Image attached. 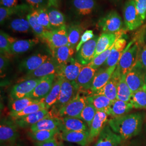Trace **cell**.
Wrapping results in <instances>:
<instances>
[{
	"mask_svg": "<svg viewBox=\"0 0 146 146\" xmlns=\"http://www.w3.org/2000/svg\"><path fill=\"white\" fill-rule=\"evenodd\" d=\"M9 60L7 55L1 54L0 56V71H1V75L2 76L3 75L9 66Z\"/></svg>",
	"mask_w": 146,
	"mask_h": 146,
	"instance_id": "cell-50",
	"label": "cell"
},
{
	"mask_svg": "<svg viewBox=\"0 0 146 146\" xmlns=\"http://www.w3.org/2000/svg\"><path fill=\"white\" fill-rule=\"evenodd\" d=\"M113 45L111 47H110L109 49L104 51V52L101 53L100 54L94 58L92 61L87 65L95 69H98L101 66L104 65L110 56Z\"/></svg>",
	"mask_w": 146,
	"mask_h": 146,
	"instance_id": "cell-45",
	"label": "cell"
},
{
	"mask_svg": "<svg viewBox=\"0 0 146 146\" xmlns=\"http://www.w3.org/2000/svg\"><path fill=\"white\" fill-rule=\"evenodd\" d=\"M75 50L68 44L53 50L51 52L52 56L56 61L58 67H62L73 58Z\"/></svg>",
	"mask_w": 146,
	"mask_h": 146,
	"instance_id": "cell-26",
	"label": "cell"
},
{
	"mask_svg": "<svg viewBox=\"0 0 146 146\" xmlns=\"http://www.w3.org/2000/svg\"><path fill=\"white\" fill-rule=\"evenodd\" d=\"M108 115L104 111H97L89 128V143L93 142L99 135L101 131L106 125Z\"/></svg>",
	"mask_w": 146,
	"mask_h": 146,
	"instance_id": "cell-23",
	"label": "cell"
},
{
	"mask_svg": "<svg viewBox=\"0 0 146 146\" xmlns=\"http://www.w3.org/2000/svg\"><path fill=\"white\" fill-rule=\"evenodd\" d=\"M121 78V75L116 69L108 82L102 88L93 94L103 95L111 101H114L117 98V86Z\"/></svg>",
	"mask_w": 146,
	"mask_h": 146,
	"instance_id": "cell-19",
	"label": "cell"
},
{
	"mask_svg": "<svg viewBox=\"0 0 146 146\" xmlns=\"http://www.w3.org/2000/svg\"><path fill=\"white\" fill-rule=\"evenodd\" d=\"M145 84H146V76H145Z\"/></svg>",
	"mask_w": 146,
	"mask_h": 146,
	"instance_id": "cell-59",
	"label": "cell"
},
{
	"mask_svg": "<svg viewBox=\"0 0 146 146\" xmlns=\"http://www.w3.org/2000/svg\"><path fill=\"white\" fill-rule=\"evenodd\" d=\"M1 7L11 8L19 5V0H0Z\"/></svg>",
	"mask_w": 146,
	"mask_h": 146,
	"instance_id": "cell-52",
	"label": "cell"
},
{
	"mask_svg": "<svg viewBox=\"0 0 146 146\" xmlns=\"http://www.w3.org/2000/svg\"><path fill=\"white\" fill-rule=\"evenodd\" d=\"M42 78L27 80L20 82L14 86L11 92V97L12 100L28 97Z\"/></svg>",
	"mask_w": 146,
	"mask_h": 146,
	"instance_id": "cell-12",
	"label": "cell"
},
{
	"mask_svg": "<svg viewBox=\"0 0 146 146\" xmlns=\"http://www.w3.org/2000/svg\"><path fill=\"white\" fill-rule=\"evenodd\" d=\"M58 68V65L56 61L52 56H50L36 70L31 73L26 74L25 76L19 79V81L21 82L30 79L42 78L50 75L56 74Z\"/></svg>",
	"mask_w": 146,
	"mask_h": 146,
	"instance_id": "cell-10",
	"label": "cell"
},
{
	"mask_svg": "<svg viewBox=\"0 0 146 146\" xmlns=\"http://www.w3.org/2000/svg\"><path fill=\"white\" fill-rule=\"evenodd\" d=\"M117 66L100 69L95 74L90 88L91 94H93L102 88L110 80Z\"/></svg>",
	"mask_w": 146,
	"mask_h": 146,
	"instance_id": "cell-24",
	"label": "cell"
},
{
	"mask_svg": "<svg viewBox=\"0 0 146 146\" xmlns=\"http://www.w3.org/2000/svg\"><path fill=\"white\" fill-rule=\"evenodd\" d=\"M60 131H89V128L83 120L73 117H59Z\"/></svg>",
	"mask_w": 146,
	"mask_h": 146,
	"instance_id": "cell-20",
	"label": "cell"
},
{
	"mask_svg": "<svg viewBox=\"0 0 146 146\" xmlns=\"http://www.w3.org/2000/svg\"><path fill=\"white\" fill-rule=\"evenodd\" d=\"M127 44L126 40L123 38H120L117 40L114 44L110 56L104 63V68H108L117 66L125 49Z\"/></svg>",
	"mask_w": 146,
	"mask_h": 146,
	"instance_id": "cell-25",
	"label": "cell"
},
{
	"mask_svg": "<svg viewBox=\"0 0 146 146\" xmlns=\"http://www.w3.org/2000/svg\"><path fill=\"white\" fill-rule=\"evenodd\" d=\"M48 7H55L58 8L60 3L61 0H48Z\"/></svg>",
	"mask_w": 146,
	"mask_h": 146,
	"instance_id": "cell-55",
	"label": "cell"
},
{
	"mask_svg": "<svg viewBox=\"0 0 146 146\" xmlns=\"http://www.w3.org/2000/svg\"><path fill=\"white\" fill-rule=\"evenodd\" d=\"M19 127L15 121L10 119H3L0 125V143L1 146L11 145L17 143L20 136L18 131Z\"/></svg>",
	"mask_w": 146,
	"mask_h": 146,
	"instance_id": "cell-4",
	"label": "cell"
},
{
	"mask_svg": "<svg viewBox=\"0 0 146 146\" xmlns=\"http://www.w3.org/2000/svg\"><path fill=\"white\" fill-rule=\"evenodd\" d=\"M87 99L93 104L97 111H102L108 113L111 101L103 95L90 94L87 97Z\"/></svg>",
	"mask_w": 146,
	"mask_h": 146,
	"instance_id": "cell-31",
	"label": "cell"
},
{
	"mask_svg": "<svg viewBox=\"0 0 146 146\" xmlns=\"http://www.w3.org/2000/svg\"><path fill=\"white\" fill-rule=\"evenodd\" d=\"M45 109H46V105L42 100L38 102L28 106L24 110H21V111L14 113H10V117L13 120H17L18 119L21 118L22 117L30 115L33 113H36L37 111H39Z\"/></svg>",
	"mask_w": 146,
	"mask_h": 146,
	"instance_id": "cell-36",
	"label": "cell"
},
{
	"mask_svg": "<svg viewBox=\"0 0 146 146\" xmlns=\"http://www.w3.org/2000/svg\"><path fill=\"white\" fill-rule=\"evenodd\" d=\"M94 32L92 30H86V31L84 32L83 34L81 37L80 42L78 43V46L76 47V52H78L81 47L82 46V45L84 44L85 43L89 41L93 38H94Z\"/></svg>",
	"mask_w": 146,
	"mask_h": 146,
	"instance_id": "cell-48",
	"label": "cell"
},
{
	"mask_svg": "<svg viewBox=\"0 0 146 146\" xmlns=\"http://www.w3.org/2000/svg\"><path fill=\"white\" fill-rule=\"evenodd\" d=\"M8 27L11 31L16 33H26L32 31L31 27L26 17L13 19L9 22Z\"/></svg>",
	"mask_w": 146,
	"mask_h": 146,
	"instance_id": "cell-37",
	"label": "cell"
},
{
	"mask_svg": "<svg viewBox=\"0 0 146 146\" xmlns=\"http://www.w3.org/2000/svg\"><path fill=\"white\" fill-rule=\"evenodd\" d=\"M39 101H37L28 97L20 99L11 100V103L9 105V110L11 111L10 113H14L21 111V110H24L28 106L36 103Z\"/></svg>",
	"mask_w": 146,
	"mask_h": 146,
	"instance_id": "cell-42",
	"label": "cell"
},
{
	"mask_svg": "<svg viewBox=\"0 0 146 146\" xmlns=\"http://www.w3.org/2000/svg\"><path fill=\"white\" fill-rule=\"evenodd\" d=\"M84 66L76 58H73L67 64L58 67L55 74L56 78L74 82L78 78Z\"/></svg>",
	"mask_w": 146,
	"mask_h": 146,
	"instance_id": "cell-11",
	"label": "cell"
},
{
	"mask_svg": "<svg viewBox=\"0 0 146 146\" xmlns=\"http://www.w3.org/2000/svg\"><path fill=\"white\" fill-rule=\"evenodd\" d=\"M55 78V74L42 78L36 87L28 97L37 101L44 99L52 89Z\"/></svg>",
	"mask_w": 146,
	"mask_h": 146,
	"instance_id": "cell-13",
	"label": "cell"
},
{
	"mask_svg": "<svg viewBox=\"0 0 146 146\" xmlns=\"http://www.w3.org/2000/svg\"><path fill=\"white\" fill-rule=\"evenodd\" d=\"M27 19L31 27V30L36 37L39 38L47 31V29L41 26L37 20L36 10H33L26 16Z\"/></svg>",
	"mask_w": 146,
	"mask_h": 146,
	"instance_id": "cell-39",
	"label": "cell"
},
{
	"mask_svg": "<svg viewBox=\"0 0 146 146\" xmlns=\"http://www.w3.org/2000/svg\"><path fill=\"white\" fill-rule=\"evenodd\" d=\"M71 9L78 16H86L92 14L96 8L95 0H70Z\"/></svg>",
	"mask_w": 146,
	"mask_h": 146,
	"instance_id": "cell-21",
	"label": "cell"
},
{
	"mask_svg": "<svg viewBox=\"0 0 146 146\" xmlns=\"http://www.w3.org/2000/svg\"><path fill=\"white\" fill-rule=\"evenodd\" d=\"M49 113V110L45 109L14 121L19 127L21 128H26L31 127L39 121L45 118Z\"/></svg>",
	"mask_w": 146,
	"mask_h": 146,
	"instance_id": "cell-28",
	"label": "cell"
},
{
	"mask_svg": "<svg viewBox=\"0 0 146 146\" xmlns=\"http://www.w3.org/2000/svg\"><path fill=\"white\" fill-rule=\"evenodd\" d=\"M128 146H146V139L143 137L133 139L128 142Z\"/></svg>",
	"mask_w": 146,
	"mask_h": 146,
	"instance_id": "cell-53",
	"label": "cell"
},
{
	"mask_svg": "<svg viewBox=\"0 0 146 146\" xmlns=\"http://www.w3.org/2000/svg\"><path fill=\"white\" fill-rule=\"evenodd\" d=\"M60 146H64V145H63V144L62 142H61V143H60Z\"/></svg>",
	"mask_w": 146,
	"mask_h": 146,
	"instance_id": "cell-58",
	"label": "cell"
},
{
	"mask_svg": "<svg viewBox=\"0 0 146 146\" xmlns=\"http://www.w3.org/2000/svg\"></svg>",
	"mask_w": 146,
	"mask_h": 146,
	"instance_id": "cell-60",
	"label": "cell"
},
{
	"mask_svg": "<svg viewBox=\"0 0 146 146\" xmlns=\"http://www.w3.org/2000/svg\"><path fill=\"white\" fill-rule=\"evenodd\" d=\"M132 92L125 81V75L122 76L117 86L116 99L125 102H129Z\"/></svg>",
	"mask_w": 146,
	"mask_h": 146,
	"instance_id": "cell-41",
	"label": "cell"
},
{
	"mask_svg": "<svg viewBox=\"0 0 146 146\" xmlns=\"http://www.w3.org/2000/svg\"><path fill=\"white\" fill-rule=\"evenodd\" d=\"M122 25L121 17L115 11H110L101 18L98 23V26L103 33H116L121 30Z\"/></svg>",
	"mask_w": 146,
	"mask_h": 146,
	"instance_id": "cell-7",
	"label": "cell"
},
{
	"mask_svg": "<svg viewBox=\"0 0 146 146\" xmlns=\"http://www.w3.org/2000/svg\"><path fill=\"white\" fill-rule=\"evenodd\" d=\"M133 108V107L130 102L115 100L111 102L108 115L111 118L119 117L128 114Z\"/></svg>",
	"mask_w": 146,
	"mask_h": 146,
	"instance_id": "cell-29",
	"label": "cell"
},
{
	"mask_svg": "<svg viewBox=\"0 0 146 146\" xmlns=\"http://www.w3.org/2000/svg\"><path fill=\"white\" fill-rule=\"evenodd\" d=\"M40 42V38L35 37L31 39L16 40L11 47V54H21L30 50Z\"/></svg>",
	"mask_w": 146,
	"mask_h": 146,
	"instance_id": "cell-30",
	"label": "cell"
},
{
	"mask_svg": "<svg viewBox=\"0 0 146 146\" xmlns=\"http://www.w3.org/2000/svg\"><path fill=\"white\" fill-rule=\"evenodd\" d=\"M98 38L99 36H95L94 38L84 44L76 52V58L84 66L88 64L94 58Z\"/></svg>",
	"mask_w": 146,
	"mask_h": 146,
	"instance_id": "cell-16",
	"label": "cell"
},
{
	"mask_svg": "<svg viewBox=\"0 0 146 146\" xmlns=\"http://www.w3.org/2000/svg\"><path fill=\"white\" fill-rule=\"evenodd\" d=\"M60 117L53 116L52 113L49 112L45 118L31 127L30 131L33 132L39 131H60Z\"/></svg>",
	"mask_w": 146,
	"mask_h": 146,
	"instance_id": "cell-22",
	"label": "cell"
},
{
	"mask_svg": "<svg viewBox=\"0 0 146 146\" xmlns=\"http://www.w3.org/2000/svg\"><path fill=\"white\" fill-rule=\"evenodd\" d=\"M48 14L52 30L66 25V17L61 11L55 7H48Z\"/></svg>",
	"mask_w": 146,
	"mask_h": 146,
	"instance_id": "cell-34",
	"label": "cell"
},
{
	"mask_svg": "<svg viewBox=\"0 0 146 146\" xmlns=\"http://www.w3.org/2000/svg\"><path fill=\"white\" fill-rule=\"evenodd\" d=\"M78 91L77 95L69 103L58 111V117H73L78 118L87 103V96L81 95Z\"/></svg>",
	"mask_w": 146,
	"mask_h": 146,
	"instance_id": "cell-5",
	"label": "cell"
},
{
	"mask_svg": "<svg viewBox=\"0 0 146 146\" xmlns=\"http://www.w3.org/2000/svg\"><path fill=\"white\" fill-rule=\"evenodd\" d=\"M120 146H128V142L127 141H123Z\"/></svg>",
	"mask_w": 146,
	"mask_h": 146,
	"instance_id": "cell-56",
	"label": "cell"
},
{
	"mask_svg": "<svg viewBox=\"0 0 146 146\" xmlns=\"http://www.w3.org/2000/svg\"><path fill=\"white\" fill-rule=\"evenodd\" d=\"M84 27L80 24H73L68 27L69 44L76 50V47L80 42L81 37L84 33Z\"/></svg>",
	"mask_w": 146,
	"mask_h": 146,
	"instance_id": "cell-35",
	"label": "cell"
},
{
	"mask_svg": "<svg viewBox=\"0 0 146 146\" xmlns=\"http://www.w3.org/2000/svg\"><path fill=\"white\" fill-rule=\"evenodd\" d=\"M78 89L75 81L70 82L62 79L60 94L56 103L54 106L55 111L57 112L63 107L69 103L77 95Z\"/></svg>",
	"mask_w": 146,
	"mask_h": 146,
	"instance_id": "cell-8",
	"label": "cell"
},
{
	"mask_svg": "<svg viewBox=\"0 0 146 146\" xmlns=\"http://www.w3.org/2000/svg\"><path fill=\"white\" fill-rule=\"evenodd\" d=\"M136 9L141 19L145 21L146 19V0H133Z\"/></svg>",
	"mask_w": 146,
	"mask_h": 146,
	"instance_id": "cell-47",
	"label": "cell"
},
{
	"mask_svg": "<svg viewBox=\"0 0 146 146\" xmlns=\"http://www.w3.org/2000/svg\"><path fill=\"white\" fill-rule=\"evenodd\" d=\"M124 33L125 31L122 29L114 33H102L97 41L94 58L111 47L117 40L121 38Z\"/></svg>",
	"mask_w": 146,
	"mask_h": 146,
	"instance_id": "cell-15",
	"label": "cell"
},
{
	"mask_svg": "<svg viewBox=\"0 0 146 146\" xmlns=\"http://www.w3.org/2000/svg\"><path fill=\"white\" fill-rule=\"evenodd\" d=\"M97 69L90 67L88 65H85L82 69L75 82L78 91L84 92L90 90L94 76Z\"/></svg>",
	"mask_w": 146,
	"mask_h": 146,
	"instance_id": "cell-17",
	"label": "cell"
},
{
	"mask_svg": "<svg viewBox=\"0 0 146 146\" xmlns=\"http://www.w3.org/2000/svg\"><path fill=\"white\" fill-rule=\"evenodd\" d=\"M33 11L32 8L26 5H19L17 6L11 8H5L3 7H0V22L2 25L3 22L11 16L19 14L21 13H24L27 11Z\"/></svg>",
	"mask_w": 146,
	"mask_h": 146,
	"instance_id": "cell-33",
	"label": "cell"
},
{
	"mask_svg": "<svg viewBox=\"0 0 146 146\" xmlns=\"http://www.w3.org/2000/svg\"><path fill=\"white\" fill-rule=\"evenodd\" d=\"M97 110L94 106L87 100V103L82 111L78 119L83 120L90 128Z\"/></svg>",
	"mask_w": 146,
	"mask_h": 146,
	"instance_id": "cell-44",
	"label": "cell"
},
{
	"mask_svg": "<svg viewBox=\"0 0 146 146\" xmlns=\"http://www.w3.org/2000/svg\"><path fill=\"white\" fill-rule=\"evenodd\" d=\"M129 102L134 108L146 109V85L132 93Z\"/></svg>",
	"mask_w": 146,
	"mask_h": 146,
	"instance_id": "cell-38",
	"label": "cell"
},
{
	"mask_svg": "<svg viewBox=\"0 0 146 146\" xmlns=\"http://www.w3.org/2000/svg\"><path fill=\"white\" fill-rule=\"evenodd\" d=\"M139 61L146 70V45L143 47L140 54Z\"/></svg>",
	"mask_w": 146,
	"mask_h": 146,
	"instance_id": "cell-54",
	"label": "cell"
},
{
	"mask_svg": "<svg viewBox=\"0 0 146 146\" xmlns=\"http://www.w3.org/2000/svg\"><path fill=\"white\" fill-rule=\"evenodd\" d=\"M37 20L39 23L48 31H52L49 16L48 14V7H43L37 9Z\"/></svg>",
	"mask_w": 146,
	"mask_h": 146,
	"instance_id": "cell-46",
	"label": "cell"
},
{
	"mask_svg": "<svg viewBox=\"0 0 146 146\" xmlns=\"http://www.w3.org/2000/svg\"><path fill=\"white\" fill-rule=\"evenodd\" d=\"M61 131H29L28 136L33 141L35 142H43L52 139L55 136L60 134Z\"/></svg>",
	"mask_w": 146,
	"mask_h": 146,
	"instance_id": "cell-40",
	"label": "cell"
},
{
	"mask_svg": "<svg viewBox=\"0 0 146 146\" xmlns=\"http://www.w3.org/2000/svg\"><path fill=\"white\" fill-rule=\"evenodd\" d=\"M40 38L47 44L50 50H53L67 45L68 42V27L66 25L46 32Z\"/></svg>",
	"mask_w": 146,
	"mask_h": 146,
	"instance_id": "cell-3",
	"label": "cell"
},
{
	"mask_svg": "<svg viewBox=\"0 0 146 146\" xmlns=\"http://www.w3.org/2000/svg\"><path fill=\"white\" fill-rule=\"evenodd\" d=\"M27 5H29L33 10H37L43 7H48V0H25Z\"/></svg>",
	"mask_w": 146,
	"mask_h": 146,
	"instance_id": "cell-49",
	"label": "cell"
},
{
	"mask_svg": "<svg viewBox=\"0 0 146 146\" xmlns=\"http://www.w3.org/2000/svg\"><path fill=\"white\" fill-rule=\"evenodd\" d=\"M23 146L22 145H21L20 143H16L14 145H5V146Z\"/></svg>",
	"mask_w": 146,
	"mask_h": 146,
	"instance_id": "cell-57",
	"label": "cell"
},
{
	"mask_svg": "<svg viewBox=\"0 0 146 146\" xmlns=\"http://www.w3.org/2000/svg\"><path fill=\"white\" fill-rule=\"evenodd\" d=\"M144 116L141 113L128 114L119 117L111 118L108 123L111 129L126 141L138 135L141 132Z\"/></svg>",
	"mask_w": 146,
	"mask_h": 146,
	"instance_id": "cell-1",
	"label": "cell"
},
{
	"mask_svg": "<svg viewBox=\"0 0 146 146\" xmlns=\"http://www.w3.org/2000/svg\"><path fill=\"white\" fill-rule=\"evenodd\" d=\"M60 136L63 141L81 146H86L89 143V131H61Z\"/></svg>",
	"mask_w": 146,
	"mask_h": 146,
	"instance_id": "cell-27",
	"label": "cell"
},
{
	"mask_svg": "<svg viewBox=\"0 0 146 146\" xmlns=\"http://www.w3.org/2000/svg\"><path fill=\"white\" fill-rule=\"evenodd\" d=\"M56 78V80L54 81L50 92L44 99L42 100L45 104L47 110H49L55 104L60 94L62 79L58 78Z\"/></svg>",
	"mask_w": 146,
	"mask_h": 146,
	"instance_id": "cell-32",
	"label": "cell"
},
{
	"mask_svg": "<svg viewBox=\"0 0 146 146\" xmlns=\"http://www.w3.org/2000/svg\"><path fill=\"white\" fill-rule=\"evenodd\" d=\"M139 44L138 42H135V40L131 41L128 46L125 47L116 68L121 76L126 75L139 60Z\"/></svg>",
	"mask_w": 146,
	"mask_h": 146,
	"instance_id": "cell-2",
	"label": "cell"
},
{
	"mask_svg": "<svg viewBox=\"0 0 146 146\" xmlns=\"http://www.w3.org/2000/svg\"><path fill=\"white\" fill-rule=\"evenodd\" d=\"M50 57L49 55L42 53L33 54L21 61L19 65V70L26 74L31 73L41 66Z\"/></svg>",
	"mask_w": 146,
	"mask_h": 146,
	"instance_id": "cell-14",
	"label": "cell"
},
{
	"mask_svg": "<svg viewBox=\"0 0 146 146\" xmlns=\"http://www.w3.org/2000/svg\"><path fill=\"white\" fill-rule=\"evenodd\" d=\"M17 40L16 38L9 36L4 31H1L0 33V51L1 54L7 55L11 54V45Z\"/></svg>",
	"mask_w": 146,
	"mask_h": 146,
	"instance_id": "cell-43",
	"label": "cell"
},
{
	"mask_svg": "<svg viewBox=\"0 0 146 146\" xmlns=\"http://www.w3.org/2000/svg\"><path fill=\"white\" fill-rule=\"evenodd\" d=\"M60 143L55 137L52 139L43 142H35V146H60Z\"/></svg>",
	"mask_w": 146,
	"mask_h": 146,
	"instance_id": "cell-51",
	"label": "cell"
},
{
	"mask_svg": "<svg viewBox=\"0 0 146 146\" xmlns=\"http://www.w3.org/2000/svg\"><path fill=\"white\" fill-rule=\"evenodd\" d=\"M146 70L139 60L125 75V81L132 93L142 88L145 84Z\"/></svg>",
	"mask_w": 146,
	"mask_h": 146,
	"instance_id": "cell-6",
	"label": "cell"
},
{
	"mask_svg": "<svg viewBox=\"0 0 146 146\" xmlns=\"http://www.w3.org/2000/svg\"><path fill=\"white\" fill-rule=\"evenodd\" d=\"M123 14L125 25L129 31H132L137 29L144 22L139 15L133 0H128L125 2Z\"/></svg>",
	"mask_w": 146,
	"mask_h": 146,
	"instance_id": "cell-9",
	"label": "cell"
},
{
	"mask_svg": "<svg viewBox=\"0 0 146 146\" xmlns=\"http://www.w3.org/2000/svg\"><path fill=\"white\" fill-rule=\"evenodd\" d=\"M122 142L121 137L114 132L107 125L101 131L94 146H120Z\"/></svg>",
	"mask_w": 146,
	"mask_h": 146,
	"instance_id": "cell-18",
	"label": "cell"
}]
</instances>
